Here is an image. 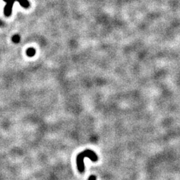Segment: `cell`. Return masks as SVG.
<instances>
[{"label": "cell", "instance_id": "5", "mask_svg": "<svg viewBox=\"0 0 180 180\" xmlns=\"http://www.w3.org/2000/svg\"><path fill=\"white\" fill-rule=\"evenodd\" d=\"M12 41L15 44H18L20 41V37L19 35H14L12 37Z\"/></svg>", "mask_w": 180, "mask_h": 180}, {"label": "cell", "instance_id": "4", "mask_svg": "<svg viewBox=\"0 0 180 180\" xmlns=\"http://www.w3.org/2000/svg\"><path fill=\"white\" fill-rule=\"evenodd\" d=\"M36 53V49L33 48V47H30V48H28L26 51V54L28 57H33L35 55Z\"/></svg>", "mask_w": 180, "mask_h": 180}, {"label": "cell", "instance_id": "3", "mask_svg": "<svg viewBox=\"0 0 180 180\" xmlns=\"http://www.w3.org/2000/svg\"><path fill=\"white\" fill-rule=\"evenodd\" d=\"M16 1L19 2V4L23 7H24V8L27 9L30 6V3H29V1H28V0H16Z\"/></svg>", "mask_w": 180, "mask_h": 180}, {"label": "cell", "instance_id": "2", "mask_svg": "<svg viewBox=\"0 0 180 180\" xmlns=\"http://www.w3.org/2000/svg\"><path fill=\"white\" fill-rule=\"evenodd\" d=\"M4 1L6 2V5L4 9V14L6 17H9L12 15L13 6H14L15 0H4Z\"/></svg>", "mask_w": 180, "mask_h": 180}, {"label": "cell", "instance_id": "6", "mask_svg": "<svg viewBox=\"0 0 180 180\" xmlns=\"http://www.w3.org/2000/svg\"><path fill=\"white\" fill-rule=\"evenodd\" d=\"M88 180H96V176H89Z\"/></svg>", "mask_w": 180, "mask_h": 180}, {"label": "cell", "instance_id": "1", "mask_svg": "<svg viewBox=\"0 0 180 180\" xmlns=\"http://www.w3.org/2000/svg\"><path fill=\"white\" fill-rule=\"evenodd\" d=\"M88 158L94 162H96L98 160V157L96 153L94 151L90 150H86L82 152L81 153H79L77 156L76 159V163H77V167L80 173H83L85 171V165H84V158Z\"/></svg>", "mask_w": 180, "mask_h": 180}]
</instances>
